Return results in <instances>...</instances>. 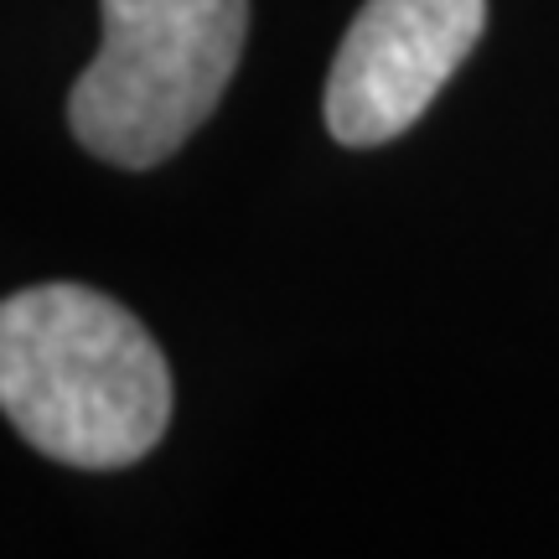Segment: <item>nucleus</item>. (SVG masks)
Instances as JSON below:
<instances>
[{
  "label": "nucleus",
  "instance_id": "nucleus-1",
  "mask_svg": "<svg viewBox=\"0 0 559 559\" xmlns=\"http://www.w3.org/2000/svg\"><path fill=\"white\" fill-rule=\"evenodd\" d=\"M0 415L62 466H135L171 425V368L115 296L26 285L0 300Z\"/></svg>",
  "mask_w": 559,
  "mask_h": 559
},
{
  "label": "nucleus",
  "instance_id": "nucleus-3",
  "mask_svg": "<svg viewBox=\"0 0 559 559\" xmlns=\"http://www.w3.org/2000/svg\"><path fill=\"white\" fill-rule=\"evenodd\" d=\"M487 0H362L326 73V130L368 151L404 135L477 47Z\"/></svg>",
  "mask_w": 559,
  "mask_h": 559
},
{
  "label": "nucleus",
  "instance_id": "nucleus-2",
  "mask_svg": "<svg viewBox=\"0 0 559 559\" xmlns=\"http://www.w3.org/2000/svg\"><path fill=\"white\" fill-rule=\"evenodd\" d=\"M104 37L68 94L88 156L151 171L218 109L249 41V0H99Z\"/></svg>",
  "mask_w": 559,
  "mask_h": 559
}]
</instances>
